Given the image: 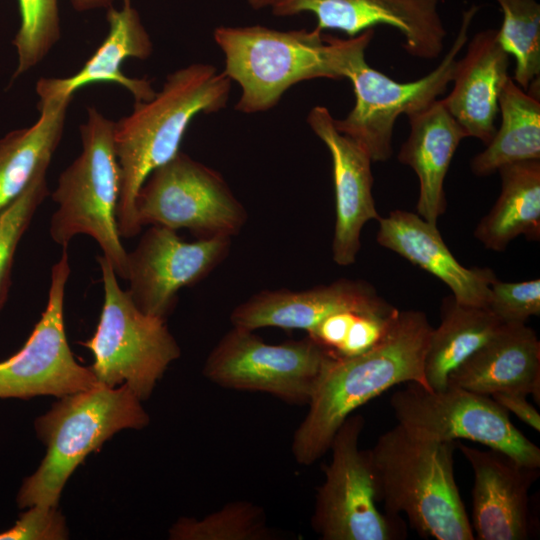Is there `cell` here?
<instances>
[{
	"mask_svg": "<svg viewBox=\"0 0 540 540\" xmlns=\"http://www.w3.org/2000/svg\"><path fill=\"white\" fill-rule=\"evenodd\" d=\"M106 38L81 69L70 77L41 78L36 84L39 102L73 97L80 88L96 83H114L127 89L135 102L152 99L156 92L147 78H131L121 68L127 58L146 60L153 52L150 35L132 0H122L120 9H107Z\"/></svg>",
	"mask_w": 540,
	"mask_h": 540,
	"instance_id": "cell-20",
	"label": "cell"
},
{
	"mask_svg": "<svg viewBox=\"0 0 540 540\" xmlns=\"http://www.w3.org/2000/svg\"><path fill=\"white\" fill-rule=\"evenodd\" d=\"M104 302L94 335L81 344L94 357L97 382L109 388L128 386L147 400L181 349L165 320L142 312L123 290L107 259L98 257Z\"/></svg>",
	"mask_w": 540,
	"mask_h": 540,
	"instance_id": "cell-8",
	"label": "cell"
},
{
	"mask_svg": "<svg viewBox=\"0 0 540 540\" xmlns=\"http://www.w3.org/2000/svg\"><path fill=\"white\" fill-rule=\"evenodd\" d=\"M114 0H71L73 8L78 12L92 9L112 7Z\"/></svg>",
	"mask_w": 540,
	"mask_h": 540,
	"instance_id": "cell-35",
	"label": "cell"
},
{
	"mask_svg": "<svg viewBox=\"0 0 540 540\" xmlns=\"http://www.w3.org/2000/svg\"><path fill=\"white\" fill-rule=\"evenodd\" d=\"M365 420L348 416L336 431L311 518L324 540H397L407 535L401 516L381 512L368 450L359 448Z\"/></svg>",
	"mask_w": 540,
	"mask_h": 540,
	"instance_id": "cell-10",
	"label": "cell"
},
{
	"mask_svg": "<svg viewBox=\"0 0 540 540\" xmlns=\"http://www.w3.org/2000/svg\"><path fill=\"white\" fill-rule=\"evenodd\" d=\"M261 507L246 501L231 502L204 518H181L169 529L173 540H269Z\"/></svg>",
	"mask_w": 540,
	"mask_h": 540,
	"instance_id": "cell-29",
	"label": "cell"
},
{
	"mask_svg": "<svg viewBox=\"0 0 540 540\" xmlns=\"http://www.w3.org/2000/svg\"><path fill=\"white\" fill-rule=\"evenodd\" d=\"M492 397L501 407L512 412L522 422L535 431H540V414L527 400V395L520 393H495Z\"/></svg>",
	"mask_w": 540,
	"mask_h": 540,
	"instance_id": "cell-34",
	"label": "cell"
},
{
	"mask_svg": "<svg viewBox=\"0 0 540 540\" xmlns=\"http://www.w3.org/2000/svg\"><path fill=\"white\" fill-rule=\"evenodd\" d=\"M473 474L472 521L479 540H526L531 534L529 490L539 468L491 448L456 441Z\"/></svg>",
	"mask_w": 540,
	"mask_h": 540,
	"instance_id": "cell-16",
	"label": "cell"
},
{
	"mask_svg": "<svg viewBox=\"0 0 540 540\" xmlns=\"http://www.w3.org/2000/svg\"><path fill=\"white\" fill-rule=\"evenodd\" d=\"M510 56L497 39L496 29L477 32L458 59L453 74V87L442 99L446 109L460 124L467 137L485 145L496 132L499 97L505 85Z\"/></svg>",
	"mask_w": 540,
	"mask_h": 540,
	"instance_id": "cell-21",
	"label": "cell"
},
{
	"mask_svg": "<svg viewBox=\"0 0 540 540\" xmlns=\"http://www.w3.org/2000/svg\"><path fill=\"white\" fill-rule=\"evenodd\" d=\"M273 0H247L248 5L254 10L270 7Z\"/></svg>",
	"mask_w": 540,
	"mask_h": 540,
	"instance_id": "cell-36",
	"label": "cell"
},
{
	"mask_svg": "<svg viewBox=\"0 0 540 540\" xmlns=\"http://www.w3.org/2000/svg\"><path fill=\"white\" fill-rule=\"evenodd\" d=\"M447 386L492 396L520 393L540 400V341L526 323H506L457 367Z\"/></svg>",
	"mask_w": 540,
	"mask_h": 540,
	"instance_id": "cell-22",
	"label": "cell"
},
{
	"mask_svg": "<svg viewBox=\"0 0 540 540\" xmlns=\"http://www.w3.org/2000/svg\"><path fill=\"white\" fill-rule=\"evenodd\" d=\"M71 99L39 102L40 116L33 125L0 138V212L27 188L41 169L49 167L63 135Z\"/></svg>",
	"mask_w": 540,
	"mask_h": 540,
	"instance_id": "cell-24",
	"label": "cell"
},
{
	"mask_svg": "<svg viewBox=\"0 0 540 540\" xmlns=\"http://www.w3.org/2000/svg\"><path fill=\"white\" fill-rule=\"evenodd\" d=\"M69 275L64 247L52 267L48 300L39 321L23 347L0 362V398H61L99 384L90 367L76 361L66 338L64 298Z\"/></svg>",
	"mask_w": 540,
	"mask_h": 540,
	"instance_id": "cell-13",
	"label": "cell"
},
{
	"mask_svg": "<svg viewBox=\"0 0 540 540\" xmlns=\"http://www.w3.org/2000/svg\"><path fill=\"white\" fill-rule=\"evenodd\" d=\"M455 448L456 442L420 439L397 424L368 449L378 502L390 515L404 514L421 537L475 539L454 476Z\"/></svg>",
	"mask_w": 540,
	"mask_h": 540,
	"instance_id": "cell-3",
	"label": "cell"
},
{
	"mask_svg": "<svg viewBox=\"0 0 540 540\" xmlns=\"http://www.w3.org/2000/svg\"><path fill=\"white\" fill-rule=\"evenodd\" d=\"M114 122L95 107L87 108L80 125V155L60 174L51 198L57 209L51 216L53 242L67 247L77 235L93 238L117 277L128 278V252L117 228L120 169L114 149Z\"/></svg>",
	"mask_w": 540,
	"mask_h": 540,
	"instance_id": "cell-7",
	"label": "cell"
},
{
	"mask_svg": "<svg viewBox=\"0 0 540 540\" xmlns=\"http://www.w3.org/2000/svg\"><path fill=\"white\" fill-rule=\"evenodd\" d=\"M47 169H41L27 188L0 212V313L9 295L18 244L49 195Z\"/></svg>",
	"mask_w": 540,
	"mask_h": 540,
	"instance_id": "cell-30",
	"label": "cell"
},
{
	"mask_svg": "<svg viewBox=\"0 0 540 540\" xmlns=\"http://www.w3.org/2000/svg\"><path fill=\"white\" fill-rule=\"evenodd\" d=\"M407 117L410 133L397 159L411 167L418 177L417 214L437 225L447 207L444 180L452 158L467 134L439 99Z\"/></svg>",
	"mask_w": 540,
	"mask_h": 540,
	"instance_id": "cell-23",
	"label": "cell"
},
{
	"mask_svg": "<svg viewBox=\"0 0 540 540\" xmlns=\"http://www.w3.org/2000/svg\"><path fill=\"white\" fill-rule=\"evenodd\" d=\"M440 324L432 328L424 360L430 390L447 387L449 375L506 324L489 309L443 299Z\"/></svg>",
	"mask_w": 540,
	"mask_h": 540,
	"instance_id": "cell-25",
	"label": "cell"
},
{
	"mask_svg": "<svg viewBox=\"0 0 540 540\" xmlns=\"http://www.w3.org/2000/svg\"><path fill=\"white\" fill-rule=\"evenodd\" d=\"M213 38L225 56L223 72L241 87L235 109L242 113L272 109L299 82L342 79L338 37L316 27L280 31L263 25L219 26Z\"/></svg>",
	"mask_w": 540,
	"mask_h": 540,
	"instance_id": "cell-6",
	"label": "cell"
},
{
	"mask_svg": "<svg viewBox=\"0 0 540 540\" xmlns=\"http://www.w3.org/2000/svg\"><path fill=\"white\" fill-rule=\"evenodd\" d=\"M487 309L504 323H526L540 314V279L503 282L496 278Z\"/></svg>",
	"mask_w": 540,
	"mask_h": 540,
	"instance_id": "cell-32",
	"label": "cell"
},
{
	"mask_svg": "<svg viewBox=\"0 0 540 540\" xmlns=\"http://www.w3.org/2000/svg\"><path fill=\"white\" fill-rule=\"evenodd\" d=\"M231 83L215 66L193 63L169 74L152 99L135 102L129 115L114 122L120 169L116 221L121 238H132L142 229L135 201L146 178L180 151L183 136L197 115L226 107Z\"/></svg>",
	"mask_w": 540,
	"mask_h": 540,
	"instance_id": "cell-2",
	"label": "cell"
},
{
	"mask_svg": "<svg viewBox=\"0 0 540 540\" xmlns=\"http://www.w3.org/2000/svg\"><path fill=\"white\" fill-rule=\"evenodd\" d=\"M478 10L479 6L473 4L462 12L457 36L441 62L433 71L411 82H397L366 62L365 51L374 29L339 38L338 68L341 78L352 83L355 104L345 118L334 119V125L358 143L372 162L391 157L394 125L401 114L409 116L424 110L446 91Z\"/></svg>",
	"mask_w": 540,
	"mask_h": 540,
	"instance_id": "cell-5",
	"label": "cell"
},
{
	"mask_svg": "<svg viewBox=\"0 0 540 540\" xmlns=\"http://www.w3.org/2000/svg\"><path fill=\"white\" fill-rule=\"evenodd\" d=\"M378 222L379 245L441 280L457 302L487 308L495 273L490 268H467L460 264L437 225L404 210H394Z\"/></svg>",
	"mask_w": 540,
	"mask_h": 540,
	"instance_id": "cell-19",
	"label": "cell"
},
{
	"mask_svg": "<svg viewBox=\"0 0 540 540\" xmlns=\"http://www.w3.org/2000/svg\"><path fill=\"white\" fill-rule=\"evenodd\" d=\"M135 209L141 227L185 228L199 238H231L247 219L222 175L181 151L146 178Z\"/></svg>",
	"mask_w": 540,
	"mask_h": 540,
	"instance_id": "cell-11",
	"label": "cell"
},
{
	"mask_svg": "<svg viewBox=\"0 0 540 540\" xmlns=\"http://www.w3.org/2000/svg\"><path fill=\"white\" fill-rule=\"evenodd\" d=\"M397 308L364 280L342 278L303 291L265 290L234 308L233 326L249 330L275 327L312 331L322 320L341 311L390 315Z\"/></svg>",
	"mask_w": 540,
	"mask_h": 540,
	"instance_id": "cell-17",
	"label": "cell"
},
{
	"mask_svg": "<svg viewBox=\"0 0 540 540\" xmlns=\"http://www.w3.org/2000/svg\"><path fill=\"white\" fill-rule=\"evenodd\" d=\"M501 124L486 148L470 163L476 176H488L502 166L540 160L539 97L523 90L509 76L499 97Z\"/></svg>",
	"mask_w": 540,
	"mask_h": 540,
	"instance_id": "cell-27",
	"label": "cell"
},
{
	"mask_svg": "<svg viewBox=\"0 0 540 540\" xmlns=\"http://www.w3.org/2000/svg\"><path fill=\"white\" fill-rule=\"evenodd\" d=\"M432 328L423 311L398 310L373 348L350 358L331 356L294 432V459L301 465L316 462L348 416L393 386L417 383L429 389L424 360Z\"/></svg>",
	"mask_w": 540,
	"mask_h": 540,
	"instance_id": "cell-1",
	"label": "cell"
},
{
	"mask_svg": "<svg viewBox=\"0 0 540 540\" xmlns=\"http://www.w3.org/2000/svg\"><path fill=\"white\" fill-rule=\"evenodd\" d=\"M149 415L126 385L101 384L66 395L35 420L46 455L17 494L18 507H58L62 490L88 454L123 429H142Z\"/></svg>",
	"mask_w": 540,
	"mask_h": 540,
	"instance_id": "cell-4",
	"label": "cell"
},
{
	"mask_svg": "<svg viewBox=\"0 0 540 540\" xmlns=\"http://www.w3.org/2000/svg\"><path fill=\"white\" fill-rule=\"evenodd\" d=\"M503 20L497 39L515 60L514 81L527 91L540 75V5L536 0H494Z\"/></svg>",
	"mask_w": 540,
	"mask_h": 540,
	"instance_id": "cell-28",
	"label": "cell"
},
{
	"mask_svg": "<svg viewBox=\"0 0 540 540\" xmlns=\"http://www.w3.org/2000/svg\"><path fill=\"white\" fill-rule=\"evenodd\" d=\"M307 123L331 155L336 214L332 256L336 264L348 266L355 263L361 248L363 226L381 217L372 194V160L358 143L336 129L326 107H313Z\"/></svg>",
	"mask_w": 540,
	"mask_h": 540,
	"instance_id": "cell-18",
	"label": "cell"
},
{
	"mask_svg": "<svg viewBox=\"0 0 540 540\" xmlns=\"http://www.w3.org/2000/svg\"><path fill=\"white\" fill-rule=\"evenodd\" d=\"M230 238L184 241L175 230L151 225L128 252V293L144 313L166 320L178 292L204 279L227 256Z\"/></svg>",
	"mask_w": 540,
	"mask_h": 540,
	"instance_id": "cell-14",
	"label": "cell"
},
{
	"mask_svg": "<svg viewBox=\"0 0 540 540\" xmlns=\"http://www.w3.org/2000/svg\"><path fill=\"white\" fill-rule=\"evenodd\" d=\"M442 0H273L277 17L312 13L320 31L338 30L354 37L377 25L400 32L414 57L431 60L444 49L446 29L439 13Z\"/></svg>",
	"mask_w": 540,
	"mask_h": 540,
	"instance_id": "cell-15",
	"label": "cell"
},
{
	"mask_svg": "<svg viewBox=\"0 0 540 540\" xmlns=\"http://www.w3.org/2000/svg\"><path fill=\"white\" fill-rule=\"evenodd\" d=\"M20 26L12 43L18 64L13 78L41 62L61 36L58 0H18Z\"/></svg>",
	"mask_w": 540,
	"mask_h": 540,
	"instance_id": "cell-31",
	"label": "cell"
},
{
	"mask_svg": "<svg viewBox=\"0 0 540 540\" xmlns=\"http://www.w3.org/2000/svg\"><path fill=\"white\" fill-rule=\"evenodd\" d=\"M390 404L398 425L412 436L436 442L469 440L540 467L539 447L490 396L456 386L435 391L407 383L392 394Z\"/></svg>",
	"mask_w": 540,
	"mask_h": 540,
	"instance_id": "cell-9",
	"label": "cell"
},
{
	"mask_svg": "<svg viewBox=\"0 0 540 540\" xmlns=\"http://www.w3.org/2000/svg\"><path fill=\"white\" fill-rule=\"evenodd\" d=\"M330 358L309 336L269 344L253 330L233 326L208 355L203 374L225 388L308 405Z\"/></svg>",
	"mask_w": 540,
	"mask_h": 540,
	"instance_id": "cell-12",
	"label": "cell"
},
{
	"mask_svg": "<svg viewBox=\"0 0 540 540\" xmlns=\"http://www.w3.org/2000/svg\"><path fill=\"white\" fill-rule=\"evenodd\" d=\"M67 537L65 519L58 507H29L14 526L0 533V540H62Z\"/></svg>",
	"mask_w": 540,
	"mask_h": 540,
	"instance_id": "cell-33",
	"label": "cell"
},
{
	"mask_svg": "<svg viewBox=\"0 0 540 540\" xmlns=\"http://www.w3.org/2000/svg\"><path fill=\"white\" fill-rule=\"evenodd\" d=\"M501 193L475 228L474 236L493 251H504L519 235L540 238V160L502 166Z\"/></svg>",
	"mask_w": 540,
	"mask_h": 540,
	"instance_id": "cell-26",
	"label": "cell"
}]
</instances>
